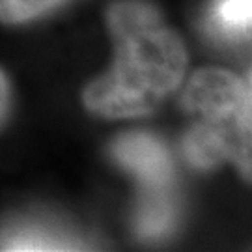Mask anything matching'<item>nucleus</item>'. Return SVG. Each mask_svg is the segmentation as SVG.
Masks as SVG:
<instances>
[{
  "label": "nucleus",
  "mask_w": 252,
  "mask_h": 252,
  "mask_svg": "<svg viewBox=\"0 0 252 252\" xmlns=\"http://www.w3.org/2000/svg\"><path fill=\"white\" fill-rule=\"evenodd\" d=\"M9 103H11V88H9L8 77L0 69V124L8 116Z\"/></svg>",
  "instance_id": "obj_7"
},
{
  "label": "nucleus",
  "mask_w": 252,
  "mask_h": 252,
  "mask_svg": "<svg viewBox=\"0 0 252 252\" xmlns=\"http://www.w3.org/2000/svg\"><path fill=\"white\" fill-rule=\"evenodd\" d=\"M2 251H73L79 249L45 230H19L2 241Z\"/></svg>",
  "instance_id": "obj_5"
},
{
  "label": "nucleus",
  "mask_w": 252,
  "mask_h": 252,
  "mask_svg": "<svg viewBox=\"0 0 252 252\" xmlns=\"http://www.w3.org/2000/svg\"><path fill=\"white\" fill-rule=\"evenodd\" d=\"M251 81L235 73L204 67L190 77L181 105L198 122L183 138V153L194 168L234 161L251 176Z\"/></svg>",
  "instance_id": "obj_2"
},
{
  "label": "nucleus",
  "mask_w": 252,
  "mask_h": 252,
  "mask_svg": "<svg viewBox=\"0 0 252 252\" xmlns=\"http://www.w3.org/2000/svg\"><path fill=\"white\" fill-rule=\"evenodd\" d=\"M252 21V0H215L211 23L226 36H243Z\"/></svg>",
  "instance_id": "obj_4"
},
{
  "label": "nucleus",
  "mask_w": 252,
  "mask_h": 252,
  "mask_svg": "<svg viewBox=\"0 0 252 252\" xmlns=\"http://www.w3.org/2000/svg\"><path fill=\"white\" fill-rule=\"evenodd\" d=\"M114 60L105 75L84 88L82 103L107 120L153 112L180 88L187 51L178 32L146 0H116L107 9Z\"/></svg>",
  "instance_id": "obj_1"
},
{
  "label": "nucleus",
  "mask_w": 252,
  "mask_h": 252,
  "mask_svg": "<svg viewBox=\"0 0 252 252\" xmlns=\"http://www.w3.org/2000/svg\"><path fill=\"white\" fill-rule=\"evenodd\" d=\"M69 0H0V23L21 25L45 15Z\"/></svg>",
  "instance_id": "obj_6"
},
{
  "label": "nucleus",
  "mask_w": 252,
  "mask_h": 252,
  "mask_svg": "<svg viewBox=\"0 0 252 252\" xmlns=\"http://www.w3.org/2000/svg\"><path fill=\"white\" fill-rule=\"evenodd\" d=\"M112 157L142 187L136 230L144 239H161L176 222L174 164L166 146L148 133H127L112 144Z\"/></svg>",
  "instance_id": "obj_3"
}]
</instances>
